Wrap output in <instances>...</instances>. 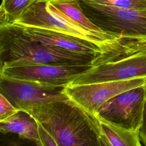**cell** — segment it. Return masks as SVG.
<instances>
[{"instance_id":"obj_3","label":"cell","mask_w":146,"mask_h":146,"mask_svg":"<svg viewBox=\"0 0 146 146\" xmlns=\"http://www.w3.org/2000/svg\"><path fill=\"white\" fill-rule=\"evenodd\" d=\"M146 76V38H124L97 56L87 71L68 85L123 80Z\"/></svg>"},{"instance_id":"obj_19","label":"cell","mask_w":146,"mask_h":146,"mask_svg":"<svg viewBox=\"0 0 146 146\" xmlns=\"http://www.w3.org/2000/svg\"><path fill=\"white\" fill-rule=\"evenodd\" d=\"M139 136L144 146H146V99L144 106L143 124L139 131Z\"/></svg>"},{"instance_id":"obj_20","label":"cell","mask_w":146,"mask_h":146,"mask_svg":"<svg viewBox=\"0 0 146 146\" xmlns=\"http://www.w3.org/2000/svg\"><path fill=\"white\" fill-rule=\"evenodd\" d=\"M100 145L101 146H109L106 140L100 136Z\"/></svg>"},{"instance_id":"obj_15","label":"cell","mask_w":146,"mask_h":146,"mask_svg":"<svg viewBox=\"0 0 146 146\" xmlns=\"http://www.w3.org/2000/svg\"><path fill=\"white\" fill-rule=\"evenodd\" d=\"M98 3L121 8L146 9V0H88Z\"/></svg>"},{"instance_id":"obj_5","label":"cell","mask_w":146,"mask_h":146,"mask_svg":"<svg viewBox=\"0 0 146 146\" xmlns=\"http://www.w3.org/2000/svg\"><path fill=\"white\" fill-rule=\"evenodd\" d=\"M87 17L103 31L124 38H146V9L121 8L79 0Z\"/></svg>"},{"instance_id":"obj_12","label":"cell","mask_w":146,"mask_h":146,"mask_svg":"<svg viewBox=\"0 0 146 146\" xmlns=\"http://www.w3.org/2000/svg\"><path fill=\"white\" fill-rule=\"evenodd\" d=\"M100 136L109 146H144L139 133L98 119Z\"/></svg>"},{"instance_id":"obj_13","label":"cell","mask_w":146,"mask_h":146,"mask_svg":"<svg viewBox=\"0 0 146 146\" xmlns=\"http://www.w3.org/2000/svg\"><path fill=\"white\" fill-rule=\"evenodd\" d=\"M48 2L51 3L67 18L86 29L95 33H106L92 22L87 17L82 8L79 0L52 1Z\"/></svg>"},{"instance_id":"obj_16","label":"cell","mask_w":146,"mask_h":146,"mask_svg":"<svg viewBox=\"0 0 146 146\" xmlns=\"http://www.w3.org/2000/svg\"><path fill=\"white\" fill-rule=\"evenodd\" d=\"M1 146H40L35 142L12 133H2Z\"/></svg>"},{"instance_id":"obj_10","label":"cell","mask_w":146,"mask_h":146,"mask_svg":"<svg viewBox=\"0 0 146 146\" xmlns=\"http://www.w3.org/2000/svg\"><path fill=\"white\" fill-rule=\"evenodd\" d=\"M5 26L33 40L68 51L95 56L103 52L91 43L62 33L16 23Z\"/></svg>"},{"instance_id":"obj_11","label":"cell","mask_w":146,"mask_h":146,"mask_svg":"<svg viewBox=\"0 0 146 146\" xmlns=\"http://www.w3.org/2000/svg\"><path fill=\"white\" fill-rule=\"evenodd\" d=\"M0 131L3 134H17L41 146L38 122L26 111L19 110L9 117L0 121Z\"/></svg>"},{"instance_id":"obj_17","label":"cell","mask_w":146,"mask_h":146,"mask_svg":"<svg viewBox=\"0 0 146 146\" xmlns=\"http://www.w3.org/2000/svg\"><path fill=\"white\" fill-rule=\"evenodd\" d=\"M0 121L12 116L20 110L15 107L2 93H0Z\"/></svg>"},{"instance_id":"obj_14","label":"cell","mask_w":146,"mask_h":146,"mask_svg":"<svg viewBox=\"0 0 146 146\" xmlns=\"http://www.w3.org/2000/svg\"><path fill=\"white\" fill-rule=\"evenodd\" d=\"M35 0H2L0 8V27L17 19Z\"/></svg>"},{"instance_id":"obj_6","label":"cell","mask_w":146,"mask_h":146,"mask_svg":"<svg viewBox=\"0 0 146 146\" xmlns=\"http://www.w3.org/2000/svg\"><path fill=\"white\" fill-rule=\"evenodd\" d=\"M146 84L112 98L96 111V118L125 129L139 132L143 124Z\"/></svg>"},{"instance_id":"obj_1","label":"cell","mask_w":146,"mask_h":146,"mask_svg":"<svg viewBox=\"0 0 146 146\" xmlns=\"http://www.w3.org/2000/svg\"><path fill=\"white\" fill-rule=\"evenodd\" d=\"M26 112L59 146H101L97 118L70 99L36 105Z\"/></svg>"},{"instance_id":"obj_2","label":"cell","mask_w":146,"mask_h":146,"mask_svg":"<svg viewBox=\"0 0 146 146\" xmlns=\"http://www.w3.org/2000/svg\"><path fill=\"white\" fill-rule=\"evenodd\" d=\"M1 68L36 64L93 65L95 56L33 40L6 26L0 27Z\"/></svg>"},{"instance_id":"obj_9","label":"cell","mask_w":146,"mask_h":146,"mask_svg":"<svg viewBox=\"0 0 146 146\" xmlns=\"http://www.w3.org/2000/svg\"><path fill=\"white\" fill-rule=\"evenodd\" d=\"M65 87H47L24 80L0 77V93L19 110L26 111L35 106L68 100Z\"/></svg>"},{"instance_id":"obj_7","label":"cell","mask_w":146,"mask_h":146,"mask_svg":"<svg viewBox=\"0 0 146 146\" xmlns=\"http://www.w3.org/2000/svg\"><path fill=\"white\" fill-rule=\"evenodd\" d=\"M145 84L146 76H143L123 80L68 85L64 87V91L70 100L94 115L102 105L112 98Z\"/></svg>"},{"instance_id":"obj_21","label":"cell","mask_w":146,"mask_h":146,"mask_svg":"<svg viewBox=\"0 0 146 146\" xmlns=\"http://www.w3.org/2000/svg\"><path fill=\"white\" fill-rule=\"evenodd\" d=\"M46 2H52V1H70V0H42Z\"/></svg>"},{"instance_id":"obj_8","label":"cell","mask_w":146,"mask_h":146,"mask_svg":"<svg viewBox=\"0 0 146 146\" xmlns=\"http://www.w3.org/2000/svg\"><path fill=\"white\" fill-rule=\"evenodd\" d=\"M92 66L36 64L6 67L0 68V77L47 87H66Z\"/></svg>"},{"instance_id":"obj_18","label":"cell","mask_w":146,"mask_h":146,"mask_svg":"<svg viewBox=\"0 0 146 146\" xmlns=\"http://www.w3.org/2000/svg\"><path fill=\"white\" fill-rule=\"evenodd\" d=\"M38 124L41 146H59L43 126L38 122Z\"/></svg>"},{"instance_id":"obj_4","label":"cell","mask_w":146,"mask_h":146,"mask_svg":"<svg viewBox=\"0 0 146 146\" xmlns=\"http://www.w3.org/2000/svg\"><path fill=\"white\" fill-rule=\"evenodd\" d=\"M11 23L66 34L91 43L103 52L124 38L107 32L100 33L89 31L67 18L51 3L42 0H35L17 19Z\"/></svg>"}]
</instances>
